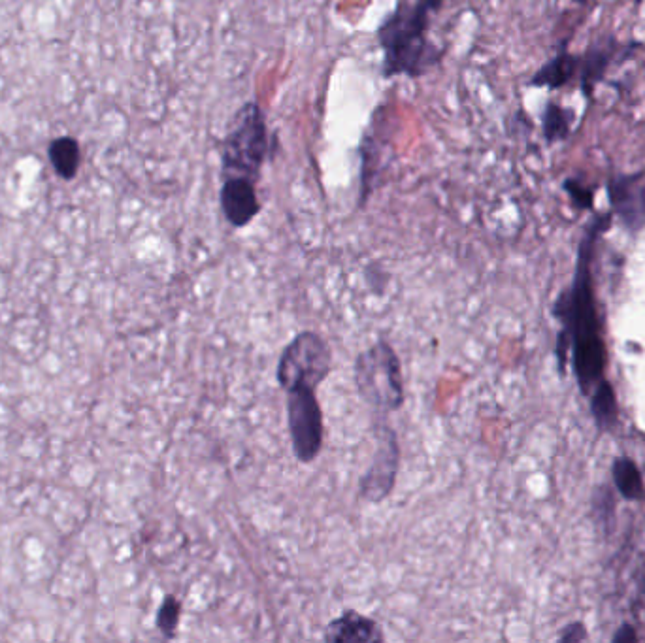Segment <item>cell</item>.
I'll return each instance as SVG.
<instances>
[{"label": "cell", "mask_w": 645, "mask_h": 643, "mask_svg": "<svg viewBox=\"0 0 645 643\" xmlns=\"http://www.w3.org/2000/svg\"><path fill=\"white\" fill-rule=\"evenodd\" d=\"M444 0H402L378 29L383 78H421L440 65L444 50L430 40L432 16Z\"/></svg>", "instance_id": "6da1fadb"}, {"label": "cell", "mask_w": 645, "mask_h": 643, "mask_svg": "<svg viewBox=\"0 0 645 643\" xmlns=\"http://www.w3.org/2000/svg\"><path fill=\"white\" fill-rule=\"evenodd\" d=\"M219 151L223 180L232 176H244L255 183L261 180L263 166L276 155V138L268 132L259 102L249 100L234 114Z\"/></svg>", "instance_id": "7a4b0ae2"}, {"label": "cell", "mask_w": 645, "mask_h": 643, "mask_svg": "<svg viewBox=\"0 0 645 643\" xmlns=\"http://www.w3.org/2000/svg\"><path fill=\"white\" fill-rule=\"evenodd\" d=\"M353 380L364 404L385 417L404 406V376L400 357L387 340H378L359 353L353 366Z\"/></svg>", "instance_id": "3957f363"}, {"label": "cell", "mask_w": 645, "mask_h": 643, "mask_svg": "<svg viewBox=\"0 0 645 643\" xmlns=\"http://www.w3.org/2000/svg\"><path fill=\"white\" fill-rule=\"evenodd\" d=\"M332 349L329 342L314 330H302L283 349L276 366V380L285 393L317 387L329 378Z\"/></svg>", "instance_id": "277c9868"}, {"label": "cell", "mask_w": 645, "mask_h": 643, "mask_svg": "<svg viewBox=\"0 0 645 643\" xmlns=\"http://www.w3.org/2000/svg\"><path fill=\"white\" fill-rule=\"evenodd\" d=\"M287 427L298 461L314 462L325 444L323 410L315 391L298 389L287 393Z\"/></svg>", "instance_id": "5b68a950"}, {"label": "cell", "mask_w": 645, "mask_h": 643, "mask_svg": "<svg viewBox=\"0 0 645 643\" xmlns=\"http://www.w3.org/2000/svg\"><path fill=\"white\" fill-rule=\"evenodd\" d=\"M376 434V453L372 462L359 479V496L370 504H381L395 489L398 470H400V444L395 430L387 425H378Z\"/></svg>", "instance_id": "8992f818"}, {"label": "cell", "mask_w": 645, "mask_h": 643, "mask_svg": "<svg viewBox=\"0 0 645 643\" xmlns=\"http://www.w3.org/2000/svg\"><path fill=\"white\" fill-rule=\"evenodd\" d=\"M257 183L244 176L225 178L219 191V206L225 219L234 229H244L261 214V200L257 197Z\"/></svg>", "instance_id": "52a82bcc"}, {"label": "cell", "mask_w": 645, "mask_h": 643, "mask_svg": "<svg viewBox=\"0 0 645 643\" xmlns=\"http://www.w3.org/2000/svg\"><path fill=\"white\" fill-rule=\"evenodd\" d=\"M323 640L329 643L383 642L385 634L372 617H366L357 610H344L327 625Z\"/></svg>", "instance_id": "ba28073f"}, {"label": "cell", "mask_w": 645, "mask_h": 643, "mask_svg": "<svg viewBox=\"0 0 645 643\" xmlns=\"http://www.w3.org/2000/svg\"><path fill=\"white\" fill-rule=\"evenodd\" d=\"M610 198L630 227H640L645 221V182L642 176L617 178L610 183Z\"/></svg>", "instance_id": "9c48e42d"}, {"label": "cell", "mask_w": 645, "mask_h": 643, "mask_svg": "<svg viewBox=\"0 0 645 643\" xmlns=\"http://www.w3.org/2000/svg\"><path fill=\"white\" fill-rule=\"evenodd\" d=\"M50 163L59 178L70 182L78 176V170L82 165V148L80 142L72 136H61L55 138L48 148Z\"/></svg>", "instance_id": "30bf717a"}, {"label": "cell", "mask_w": 645, "mask_h": 643, "mask_svg": "<svg viewBox=\"0 0 645 643\" xmlns=\"http://www.w3.org/2000/svg\"><path fill=\"white\" fill-rule=\"evenodd\" d=\"M574 72H576V59L563 53L534 74L532 85L557 89V87H563L564 83H568V80L574 76Z\"/></svg>", "instance_id": "8fae6325"}, {"label": "cell", "mask_w": 645, "mask_h": 643, "mask_svg": "<svg viewBox=\"0 0 645 643\" xmlns=\"http://www.w3.org/2000/svg\"><path fill=\"white\" fill-rule=\"evenodd\" d=\"M180 619H182V602L174 594H166L155 619V625L166 640H172L176 636Z\"/></svg>", "instance_id": "7c38bea8"}, {"label": "cell", "mask_w": 645, "mask_h": 643, "mask_svg": "<svg viewBox=\"0 0 645 643\" xmlns=\"http://www.w3.org/2000/svg\"><path fill=\"white\" fill-rule=\"evenodd\" d=\"M615 481L621 493L629 498L642 496V481L636 466L629 461H619L615 464Z\"/></svg>", "instance_id": "4fadbf2b"}, {"label": "cell", "mask_w": 645, "mask_h": 643, "mask_svg": "<svg viewBox=\"0 0 645 643\" xmlns=\"http://www.w3.org/2000/svg\"><path fill=\"white\" fill-rule=\"evenodd\" d=\"M544 132L549 142L563 140L568 134V117L561 110V106L549 104L546 114H544Z\"/></svg>", "instance_id": "5bb4252c"}, {"label": "cell", "mask_w": 645, "mask_h": 643, "mask_svg": "<svg viewBox=\"0 0 645 643\" xmlns=\"http://www.w3.org/2000/svg\"><path fill=\"white\" fill-rule=\"evenodd\" d=\"M595 413L600 419H612L615 413L612 391L608 387L600 389L595 398Z\"/></svg>", "instance_id": "9a60e30c"}, {"label": "cell", "mask_w": 645, "mask_h": 643, "mask_svg": "<svg viewBox=\"0 0 645 643\" xmlns=\"http://www.w3.org/2000/svg\"><path fill=\"white\" fill-rule=\"evenodd\" d=\"M606 61H608V57L602 55V53H596L593 57H589L585 72H583V82H595V80H598V76L602 74V70L606 66Z\"/></svg>", "instance_id": "2e32d148"}, {"label": "cell", "mask_w": 645, "mask_h": 643, "mask_svg": "<svg viewBox=\"0 0 645 643\" xmlns=\"http://www.w3.org/2000/svg\"><path fill=\"white\" fill-rule=\"evenodd\" d=\"M566 189L581 206H591V193L585 187H579L578 182H566Z\"/></svg>", "instance_id": "e0dca14e"}]
</instances>
